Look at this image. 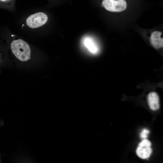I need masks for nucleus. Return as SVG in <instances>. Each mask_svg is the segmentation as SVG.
Masks as SVG:
<instances>
[{"mask_svg":"<svg viewBox=\"0 0 163 163\" xmlns=\"http://www.w3.org/2000/svg\"><path fill=\"white\" fill-rule=\"evenodd\" d=\"M101 4L107 10L113 12H120L125 10L127 3L125 0H102Z\"/></svg>","mask_w":163,"mask_h":163,"instance_id":"nucleus-2","label":"nucleus"},{"mask_svg":"<svg viewBox=\"0 0 163 163\" xmlns=\"http://www.w3.org/2000/svg\"><path fill=\"white\" fill-rule=\"evenodd\" d=\"M47 19V16L45 14L39 12L29 16L27 19L26 22L29 27L35 28L44 25Z\"/></svg>","mask_w":163,"mask_h":163,"instance_id":"nucleus-3","label":"nucleus"},{"mask_svg":"<svg viewBox=\"0 0 163 163\" xmlns=\"http://www.w3.org/2000/svg\"><path fill=\"white\" fill-rule=\"evenodd\" d=\"M11 48L13 53L19 60L26 62L30 59V48L24 40L19 39L13 41L11 44Z\"/></svg>","mask_w":163,"mask_h":163,"instance_id":"nucleus-1","label":"nucleus"},{"mask_svg":"<svg viewBox=\"0 0 163 163\" xmlns=\"http://www.w3.org/2000/svg\"><path fill=\"white\" fill-rule=\"evenodd\" d=\"M151 143L148 139H144L139 144L136 151L137 155L140 158L145 159L150 155L152 149L150 146Z\"/></svg>","mask_w":163,"mask_h":163,"instance_id":"nucleus-4","label":"nucleus"},{"mask_svg":"<svg viewBox=\"0 0 163 163\" xmlns=\"http://www.w3.org/2000/svg\"><path fill=\"white\" fill-rule=\"evenodd\" d=\"M148 101L150 108L153 110L158 109L160 107L159 98L155 92H150L148 95Z\"/></svg>","mask_w":163,"mask_h":163,"instance_id":"nucleus-6","label":"nucleus"},{"mask_svg":"<svg viewBox=\"0 0 163 163\" xmlns=\"http://www.w3.org/2000/svg\"><path fill=\"white\" fill-rule=\"evenodd\" d=\"M149 130L145 129H143L140 134V136L141 138L145 139L147 137L148 134L149 133Z\"/></svg>","mask_w":163,"mask_h":163,"instance_id":"nucleus-8","label":"nucleus"},{"mask_svg":"<svg viewBox=\"0 0 163 163\" xmlns=\"http://www.w3.org/2000/svg\"><path fill=\"white\" fill-rule=\"evenodd\" d=\"M161 32L155 31L152 32L150 37V41L152 45L156 49L163 47V39L161 37Z\"/></svg>","mask_w":163,"mask_h":163,"instance_id":"nucleus-5","label":"nucleus"},{"mask_svg":"<svg viewBox=\"0 0 163 163\" xmlns=\"http://www.w3.org/2000/svg\"><path fill=\"white\" fill-rule=\"evenodd\" d=\"M84 46L91 53L96 54L98 51V48L96 43L89 38H85L84 41Z\"/></svg>","mask_w":163,"mask_h":163,"instance_id":"nucleus-7","label":"nucleus"},{"mask_svg":"<svg viewBox=\"0 0 163 163\" xmlns=\"http://www.w3.org/2000/svg\"></svg>","mask_w":163,"mask_h":163,"instance_id":"nucleus-10","label":"nucleus"},{"mask_svg":"<svg viewBox=\"0 0 163 163\" xmlns=\"http://www.w3.org/2000/svg\"><path fill=\"white\" fill-rule=\"evenodd\" d=\"M11 0H0V1L2 2H9Z\"/></svg>","mask_w":163,"mask_h":163,"instance_id":"nucleus-9","label":"nucleus"}]
</instances>
